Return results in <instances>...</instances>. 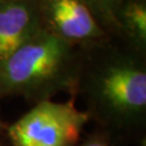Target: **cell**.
<instances>
[{
  "label": "cell",
  "mask_w": 146,
  "mask_h": 146,
  "mask_svg": "<svg viewBox=\"0 0 146 146\" xmlns=\"http://www.w3.org/2000/svg\"><path fill=\"white\" fill-rule=\"evenodd\" d=\"M79 146H110V144L105 141L104 139L99 137V136H94V137L88 139L87 141L84 142Z\"/></svg>",
  "instance_id": "8"
},
{
  "label": "cell",
  "mask_w": 146,
  "mask_h": 146,
  "mask_svg": "<svg viewBox=\"0 0 146 146\" xmlns=\"http://www.w3.org/2000/svg\"><path fill=\"white\" fill-rule=\"evenodd\" d=\"M141 146H146V143H145V141H143V143L141 144Z\"/></svg>",
  "instance_id": "10"
},
{
  "label": "cell",
  "mask_w": 146,
  "mask_h": 146,
  "mask_svg": "<svg viewBox=\"0 0 146 146\" xmlns=\"http://www.w3.org/2000/svg\"><path fill=\"white\" fill-rule=\"evenodd\" d=\"M118 20L137 46L144 47L146 42V3L145 0H127L117 9Z\"/></svg>",
  "instance_id": "6"
},
{
  "label": "cell",
  "mask_w": 146,
  "mask_h": 146,
  "mask_svg": "<svg viewBox=\"0 0 146 146\" xmlns=\"http://www.w3.org/2000/svg\"><path fill=\"white\" fill-rule=\"evenodd\" d=\"M42 22L47 29L73 43L89 41L103 36L93 12L84 0H41Z\"/></svg>",
  "instance_id": "4"
},
{
  "label": "cell",
  "mask_w": 146,
  "mask_h": 146,
  "mask_svg": "<svg viewBox=\"0 0 146 146\" xmlns=\"http://www.w3.org/2000/svg\"><path fill=\"white\" fill-rule=\"evenodd\" d=\"M123 1L125 0H102L105 16L110 17L113 15H116V11Z\"/></svg>",
  "instance_id": "7"
},
{
  "label": "cell",
  "mask_w": 146,
  "mask_h": 146,
  "mask_svg": "<svg viewBox=\"0 0 146 146\" xmlns=\"http://www.w3.org/2000/svg\"><path fill=\"white\" fill-rule=\"evenodd\" d=\"M78 72L73 43L43 27L0 65V95L46 101L73 90Z\"/></svg>",
  "instance_id": "1"
},
{
  "label": "cell",
  "mask_w": 146,
  "mask_h": 146,
  "mask_svg": "<svg viewBox=\"0 0 146 146\" xmlns=\"http://www.w3.org/2000/svg\"><path fill=\"white\" fill-rule=\"evenodd\" d=\"M0 146H1V143H0Z\"/></svg>",
  "instance_id": "11"
},
{
  "label": "cell",
  "mask_w": 146,
  "mask_h": 146,
  "mask_svg": "<svg viewBox=\"0 0 146 146\" xmlns=\"http://www.w3.org/2000/svg\"><path fill=\"white\" fill-rule=\"evenodd\" d=\"M88 120L73 101L46 100L11 125L8 134L14 146H76Z\"/></svg>",
  "instance_id": "3"
},
{
  "label": "cell",
  "mask_w": 146,
  "mask_h": 146,
  "mask_svg": "<svg viewBox=\"0 0 146 146\" xmlns=\"http://www.w3.org/2000/svg\"><path fill=\"white\" fill-rule=\"evenodd\" d=\"M84 1L88 5V7L90 9H93L94 11L100 12V13H102L103 15H105L102 0H84Z\"/></svg>",
  "instance_id": "9"
},
{
  "label": "cell",
  "mask_w": 146,
  "mask_h": 146,
  "mask_svg": "<svg viewBox=\"0 0 146 146\" xmlns=\"http://www.w3.org/2000/svg\"><path fill=\"white\" fill-rule=\"evenodd\" d=\"M94 106L108 119L132 123L146 110V72L144 65L128 56L104 62L89 81Z\"/></svg>",
  "instance_id": "2"
},
{
  "label": "cell",
  "mask_w": 146,
  "mask_h": 146,
  "mask_svg": "<svg viewBox=\"0 0 146 146\" xmlns=\"http://www.w3.org/2000/svg\"><path fill=\"white\" fill-rule=\"evenodd\" d=\"M43 27L39 3L0 0V65Z\"/></svg>",
  "instance_id": "5"
}]
</instances>
